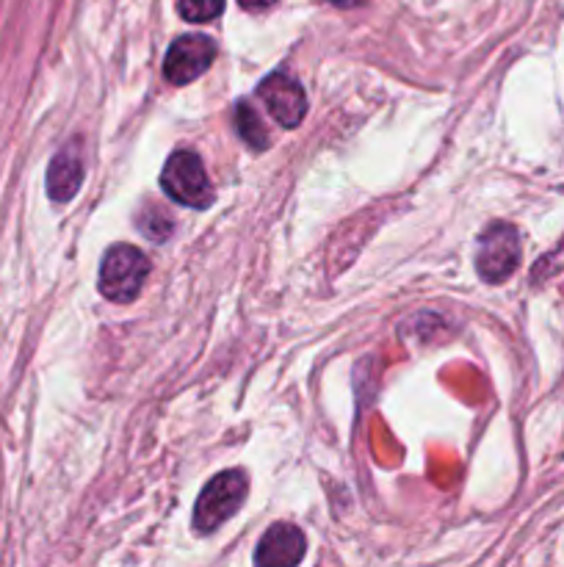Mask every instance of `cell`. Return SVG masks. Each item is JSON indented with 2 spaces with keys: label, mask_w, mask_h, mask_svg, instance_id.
I'll use <instances>...</instances> for the list:
<instances>
[{
  "label": "cell",
  "mask_w": 564,
  "mask_h": 567,
  "mask_svg": "<svg viewBox=\"0 0 564 567\" xmlns=\"http://www.w3.org/2000/svg\"><path fill=\"white\" fill-rule=\"evenodd\" d=\"M149 275L147 255L130 244H116L100 266V293L111 302H133Z\"/></svg>",
  "instance_id": "obj_1"
},
{
  "label": "cell",
  "mask_w": 564,
  "mask_h": 567,
  "mask_svg": "<svg viewBox=\"0 0 564 567\" xmlns=\"http://www.w3.org/2000/svg\"><path fill=\"white\" fill-rule=\"evenodd\" d=\"M160 188L186 208H208L213 203L208 172H205L202 158L191 150H177L169 155L160 172Z\"/></svg>",
  "instance_id": "obj_2"
},
{
  "label": "cell",
  "mask_w": 564,
  "mask_h": 567,
  "mask_svg": "<svg viewBox=\"0 0 564 567\" xmlns=\"http://www.w3.org/2000/svg\"><path fill=\"white\" fill-rule=\"evenodd\" d=\"M247 491L249 482L243 471H224L216 480H210L208 487L199 493L197 507H194V526L205 535L219 529L230 515L238 513V507L247 498Z\"/></svg>",
  "instance_id": "obj_3"
},
{
  "label": "cell",
  "mask_w": 564,
  "mask_h": 567,
  "mask_svg": "<svg viewBox=\"0 0 564 567\" xmlns=\"http://www.w3.org/2000/svg\"><path fill=\"white\" fill-rule=\"evenodd\" d=\"M520 266V236L512 225L498 221L490 225L479 238L476 269L487 282H503Z\"/></svg>",
  "instance_id": "obj_4"
},
{
  "label": "cell",
  "mask_w": 564,
  "mask_h": 567,
  "mask_svg": "<svg viewBox=\"0 0 564 567\" xmlns=\"http://www.w3.org/2000/svg\"><path fill=\"white\" fill-rule=\"evenodd\" d=\"M216 59V44L213 39L202 37V33H186L177 39L169 48L164 61V75L166 81L175 86H186V83L197 81L199 75L210 70Z\"/></svg>",
  "instance_id": "obj_5"
},
{
  "label": "cell",
  "mask_w": 564,
  "mask_h": 567,
  "mask_svg": "<svg viewBox=\"0 0 564 567\" xmlns=\"http://www.w3.org/2000/svg\"><path fill=\"white\" fill-rule=\"evenodd\" d=\"M258 94L265 103V109H269V114L282 127H296L304 120V111H307L304 89L291 75H285V72H274V75L265 78L260 83Z\"/></svg>",
  "instance_id": "obj_6"
},
{
  "label": "cell",
  "mask_w": 564,
  "mask_h": 567,
  "mask_svg": "<svg viewBox=\"0 0 564 567\" xmlns=\"http://www.w3.org/2000/svg\"><path fill=\"white\" fill-rule=\"evenodd\" d=\"M304 557V535L291 524H274L258 543L254 563L263 567L299 565Z\"/></svg>",
  "instance_id": "obj_7"
},
{
  "label": "cell",
  "mask_w": 564,
  "mask_h": 567,
  "mask_svg": "<svg viewBox=\"0 0 564 567\" xmlns=\"http://www.w3.org/2000/svg\"><path fill=\"white\" fill-rule=\"evenodd\" d=\"M83 183V161L81 150L75 144L61 150L53 161H50L48 169V194L53 203H66L77 194Z\"/></svg>",
  "instance_id": "obj_8"
},
{
  "label": "cell",
  "mask_w": 564,
  "mask_h": 567,
  "mask_svg": "<svg viewBox=\"0 0 564 567\" xmlns=\"http://www.w3.org/2000/svg\"><path fill=\"white\" fill-rule=\"evenodd\" d=\"M236 125H238V133H241L243 142L252 144L254 150H265V144H269V133H265L263 122H260V116L254 114L252 105H247V103L238 105Z\"/></svg>",
  "instance_id": "obj_9"
},
{
  "label": "cell",
  "mask_w": 564,
  "mask_h": 567,
  "mask_svg": "<svg viewBox=\"0 0 564 567\" xmlns=\"http://www.w3.org/2000/svg\"><path fill=\"white\" fill-rule=\"evenodd\" d=\"M177 11L188 22H210L224 11V0H177Z\"/></svg>",
  "instance_id": "obj_10"
},
{
  "label": "cell",
  "mask_w": 564,
  "mask_h": 567,
  "mask_svg": "<svg viewBox=\"0 0 564 567\" xmlns=\"http://www.w3.org/2000/svg\"><path fill=\"white\" fill-rule=\"evenodd\" d=\"M238 3H241L243 9H269V6H274L276 0H238Z\"/></svg>",
  "instance_id": "obj_11"
},
{
  "label": "cell",
  "mask_w": 564,
  "mask_h": 567,
  "mask_svg": "<svg viewBox=\"0 0 564 567\" xmlns=\"http://www.w3.org/2000/svg\"><path fill=\"white\" fill-rule=\"evenodd\" d=\"M330 3L341 6V9H354V6H363L365 0H330Z\"/></svg>",
  "instance_id": "obj_12"
}]
</instances>
